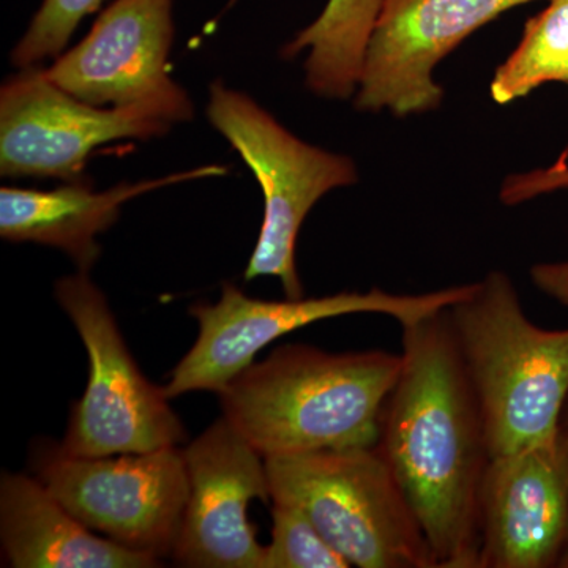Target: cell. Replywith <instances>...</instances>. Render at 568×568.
Masks as SVG:
<instances>
[{"label":"cell","instance_id":"obj_20","mask_svg":"<svg viewBox=\"0 0 568 568\" xmlns=\"http://www.w3.org/2000/svg\"><path fill=\"white\" fill-rule=\"evenodd\" d=\"M564 189H568V163L562 159L555 166L508 178L500 189V201L506 205H517Z\"/></svg>","mask_w":568,"mask_h":568},{"label":"cell","instance_id":"obj_3","mask_svg":"<svg viewBox=\"0 0 568 568\" xmlns=\"http://www.w3.org/2000/svg\"><path fill=\"white\" fill-rule=\"evenodd\" d=\"M447 317L480 403L491 458L555 439L568 398V328L534 324L499 271L474 283Z\"/></svg>","mask_w":568,"mask_h":568},{"label":"cell","instance_id":"obj_2","mask_svg":"<svg viewBox=\"0 0 568 568\" xmlns=\"http://www.w3.org/2000/svg\"><path fill=\"white\" fill-rule=\"evenodd\" d=\"M402 354L278 347L219 392L223 417L264 458L376 446Z\"/></svg>","mask_w":568,"mask_h":568},{"label":"cell","instance_id":"obj_10","mask_svg":"<svg viewBox=\"0 0 568 568\" xmlns=\"http://www.w3.org/2000/svg\"><path fill=\"white\" fill-rule=\"evenodd\" d=\"M532 0H384L366 50L355 106L398 118L436 110L437 63L478 29Z\"/></svg>","mask_w":568,"mask_h":568},{"label":"cell","instance_id":"obj_14","mask_svg":"<svg viewBox=\"0 0 568 568\" xmlns=\"http://www.w3.org/2000/svg\"><path fill=\"white\" fill-rule=\"evenodd\" d=\"M224 173L223 166H204L153 181L122 182L106 192H93L80 181L54 190L2 186L0 235L17 244L32 242L62 250L80 272L89 274L102 253L97 237L118 222L126 201L173 183Z\"/></svg>","mask_w":568,"mask_h":568},{"label":"cell","instance_id":"obj_16","mask_svg":"<svg viewBox=\"0 0 568 568\" xmlns=\"http://www.w3.org/2000/svg\"><path fill=\"white\" fill-rule=\"evenodd\" d=\"M384 0H328L321 17L283 48L284 58L310 50L306 85L327 99L353 95Z\"/></svg>","mask_w":568,"mask_h":568},{"label":"cell","instance_id":"obj_11","mask_svg":"<svg viewBox=\"0 0 568 568\" xmlns=\"http://www.w3.org/2000/svg\"><path fill=\"white\" fill-rule=\"evenodd\" d=\"M189 500L173 551L179 566L264 568L265 545L248 518L253 500H271L265 458L226 418L182 448Z\"/></svg>","mask_w":568,"mask_h":568},{"label":"cell","instance_id":"obj_8","mask_svg":"<svg viewBox=\"0 0 568 568\" xmlns=\"http://www.w3.org/2000/svg\"><path fill=\"white\" fill-rule=\"evenodd\" d=\"M32 469L89 529L159 560L173 556L190 491L182 448L85 458L43 440Z\"/></svg>","mask_w":568,"mask_h":568},{"label":"cell","instance_id":"obj_21","mask_svg":"<svg viewBox=\"0 0 568 568\" xmlns=\"http://www.w3.org/2000/svg\"><path fill=\"white\" fill-rule=\"evenodd\" d=\"M530 276L541 293L568 308V261L534 265Z\"/></svg>","mask_w":568,"mask_h":568},{"label":"cell","instance_id":"obj_19","mask_svg":"<svg viewBox=\"0 0 568 568\" xmlns=\"http://www.w3.org/2000/svg\"><path fill=\"white\" fill-rule=\"evenodd\" d=\"M104 0H43L28 32L11 52V61L31 69L48 58H59L80 22L95 13Z\"/></svg>","mask_w":568,"mask_h":568},{"label":"cell","instance_id":"obj_9","mask_svg":"<svg viewBox=\"0 0 568 568\" xmlns=\"http://www.w3.org/2000/svg\"><path fill=\"white\" fill-rule=\"evenodd\" d=\"M192 115L189 95L103 110L63 91L44 70L22 69L0 91V173L77 181L99 145L160 136Z\"/></svg>","mask_w":568,"mask_h":568},{"label":"cell","instance_id":"obj_6","mask_svg":"<svg viewBox=\"0 0 568 568\" xmlns=\"http://www.w3.org/2000/svg\"><path fill=\"white\" fill-rule=\"evenodd\" d=\"M207 118L242 156L264 194V222L245 280L276 276L286 297H304L295 265L298 233L324 194L357 182L353 160L298 140L248 95L220 81L211 85Z\"/></svg>","mask_w":568,"mask_h":568},{"label":"cell","instance_id":"obj_17","mask_svg":"<svg viewBox=\"0 0 568 568\" xmlns=\"http://www.w3.org/2000/svg\"><path fill=\"white\" fill-rule=\"evenodd\" d=\"M547 82L568 85V0H551L526 22L517 50L497 67L491 97L511 103Z\"/></svg>","mask_w":568,"mask_h":568},{"label":"cell","instance_id":"obj_22","mask_svg":"<svg viewBox=\"0 0 568 568\" xmlns=\"http://www.w3.org/2000/svg\"><path fill=\"white\" fill-rule=\"evenodd\" d=\"M560 429L568 436V398L566 407H564L562 418H560Z\"/></svg>","mask_w":568,"mask_h":568},{"label":"cell","instance_id":"obj_4","mask_svg":"<svg viewBox=\"0 0 568 568\" xmlns=\"http://www.w3.org/2000/svg\"><path fill=\"white\" fill-rule=\"evenodd\" d=\"M271 500L298 508L358 568H437L416 511L377 446L265 458Z\"/></svg>","mask_w":568,"mask_h":568},{"label":"cell","instance_id":"obj_1","mask_svg":"<svg viewBox=\"0 0 568 568\" xmlns=\"http://www.w3.org/2000/svg\"><path fill=\"white\" fill-rule=\"evenodd\" d=\"M402 372L377 448L416 511L437 568H478L480 491L491 463L447 310L402 325Z\"/></svg>","mask_w":568,"mask_h":568},{"label":"cell","instance_id":"obj_7","mask_svg":"<svg viewBox=\"0 0 568 568\" xmlns=\"http://www.w3.org/2000/svg\"><path fill=\"white\" fill-rule=\"evenodd\" d=\"M473 287L470 283L414 295L390 294L373 287L368 293L261 301L226 283L216 304L190 308V315L200 325V334L192 349L171 372L170 381L163 386L164 395L173 399L190 392L219 394L254 364L260 351L306 325L358 313L390 316L399 325L414 324L457 304Z\"/></svg>","mask_w":568,"mask_h":568},{"label":"cell","instance_id":"obj_18","mask_svg":"<svg viewBox=\"0 0 568 568\" xmlns=\"http://www.w3.org/2000/svg\"><path fill=\"white\" fill-rule=\"evenodd\" d=\"M298 508L272 503V541L264 568H349Z\"/></svg>","mask_w":568,"mask_h":568},{"label":"cell","instance_id":"obj_13","mask_svg":"<svg viewBox=\"0 0 568 568\" xmlns=\"http://www.w3.org/2000/svg\"><path fill=\"white\" fill-rule=\"evenodd\" d=\"M174 0H115L78 47L44 70L55 85L95 106L186 95L168 73Z\"/></svg>","mask_w":568,"mask_h":568},{"label":"cell","instance_id":"obj_5","mask_svg":"<svg viewBox=\"0 0 568 568\" xmlns=\"http://www.w3.org/2000/svg\"><path fill=\"white\" fill-rule=\"evenodd\" d=\"M55 301L77 327L89 355V381L71 407L61 447L74 457L144 454L178 447L185 426L163 387L138 368L103 291L85 272L55 283Z\"/></svg>","mask_w":568,"mask_h":568},{"label":"cell","instance_id":"obj_12","mask_svg":"<svg viewBox=\"0 0 568 568\" xmlns=\"http://www.w3.org/2000/svg\"><path fill=\"white\" fill-rule=\"evenodd\" d=\"M568 544V436L491 458L478 568L559 567Z\"/></svg>","mask_w":568,"mask_h":568},{"label":"cell","instance_id":"obj_15","mask_svg":"<svg viewBox=\"0 0 568 568\" xmlns=\"http://www.w3.org/2000/svg\"><path fill=\"white\" fill-rule=\"evenodd\" d=\"M0 541L13 568H151L160 560L97 537L36 476L0 477Z\"/></svg>","mask_w":568,"mask_h":568}]
</instances>
